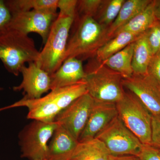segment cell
<instances>
[{"label":"cell","instance_id":"cell-1","mask_svg":"<svg viewBox=\"0 0 160 160\" xmlns=\"http://www.w3.org/2000/svg\"><path fill=\"white\" fill-rule=\"evenodd\" d=\"M50 91L49 94L37 99L23 98L11 105L3 107L4 110L26 107L28 109L27 118L52 122H54L58 115L73 101L87 92L84 81L72 86Z\"/></svg>","mask_w":160,"mask_h":160},{"label":"cell","instance_id":"cell-2","mask_svg":"<svg viewBox=\"0 0 160 160\" xmlns=\"http://www.w3.org/2000/svg\"><path fill=\"white\" fill-rule=\"evenodd\" d=\"M77 26L68 40L65 60L74 58L83 60L95 58L98 49L110 39L108 28L100 25L94 18H75Z\"/></svg>","mask_w":160,"mask_h":160},{"label":"cell","instance_id":"cell-3","mask_svg":"<svg viewBox=\"0 0 160 160\" xmlns=\"http://www.w3.org/2000/svg\"><path fill=\"white\" fill-rule=\"evenodd\" d=\"M84 69L87 92L94 101L116 104L122 98L126 91L119 73L96 60Z\"/></svg>","mask_w":160,"mask_h":160},{"label":"cell","instance_id":"cell-4","mask_svg":"<svg viewBox=\"0 0 160 160\" xmlns=\"http://www.w3.org/2000/svg\"><path fill=\"white\" fill-rule=\"evenodd\" d=\"M39 53L28 35L8 29L0 35V60L6 70L16 76L25 63L37 62Z\"/></svg>","mask_w":160,"mask_h":160},{"label":"cell","instance_id":"cell-5","mask_svg":"<svg viewBox=\"0 0 160 160\" xmlns=\"http://www.w3.org/2000/svg\"><path fill=\"white\" fill-rule=\"evenodd\" d=\"M74 20L59 12L52 25L44 48L35 62L49 74L55 72L64 62L69 32Z\"/></svg>","mask_w":160,"mask_h":160},{"label":"cell","instance_id":"cell-6","mask_svg":"<svg viewBox=\"0 0 160 160\" xmlns=\"http://www.w3.org/2000/svg\"><path fill=\"white\" fill-rule=\"evenodd\" d=\"M118 116L143 145H151L152 115L132 92H126L116 104Z\"/></svg>","mask_w":160,"mask_h":160},{"label":"cell","instance_id":"cell-7","mask_svg":"<svg viewBox=\"0 0 160 160\" xmlns=\"http://www.w3.org/2000/svg\"><path fill=\"white\" fill-rule=\"evenodd\" d=\"M58 125L56 122L35 120L26 125L18 135L21 157L29 160L46 159L49 142Z\"/></svg>","mask_w":160,"mask_h":160},{"label":"cell","instance_id":"cell-8","mask_svg":"<svg viewBox=\"0 0 160 160\" xmlns=\"http://www.w3.org/2000/svg\"><path fill=\"white\" fill-rule=\"evenodd\" d=\"M111 156L140 154L143 144L123 122L118 116L97 136Z\"/></svg>","mask_w":160,"mask_h":160},{"label":"cell","instance_id":"cell-9","mask_svg":"<svg viewBox=\"0 0 160 160\" xmlns=\"http://www.w3.org/2000/svg\"><path fill=\"white\" fill-rule=\"evenodd\" d=\"M11 14L12 19L8 29L28 35L30 32H35L39 35L45 44L52 25L58 13L32 10Z\"/></svg>","mask_w":160,"mask_h":160},{"label":"cell","instance_id":"cell-10","mask_svg":"<svg viewBox=\"0 0 160 160\" xmlns=\"http://www.w3.org/2000/svg\"><path fill=\"white\" fill-rule=\"evenodd\" d=\"M94 103V100L87 92L75 100L60 112L54 122L63 126L78 141Z\"/></svg>","mask_w":160,"mask_h":160},{"label":"cell","instance_id":"cell-11","mask_svg":"<svg viewBox=\"0 0 160 160\" xmlns=\"http://www.w3.org/2000/svg\"><path fill=\"white\" fill-rule=\"evenodd\" d=\"M124 88L134 93L153 116H160V84L151 76L133 74L123 78Z\"/></svg>","mask_w":160,"mask_h":160},{"label":"cell","instance_id":"cell-12","mask_svg":"<svg viewBox=\"0 0 160 160\" xmlns=\"http://www.w3.org/2000/svg\"><path fill=\"white\" fill-rule=\"evenodd\" d=\"M23 80L19 86H14V91L23 90L24 98L37 99L51 90L50 75L38 66L35 62L29 63L21 69Z\"/></svg>","mask_w":160,"mask_h":160},{"label":"cell","instance_id":"cell-13","mask_svg":"<svg viewBox=\"0 0 160 160\" xmlns=\"http://www.w3.org/2000/svg\"><path fill=\"white\" fill-rule=\"evenodd\" d=\"M118 116L115 103L94 101L88 121L80 135L78 142L94 138Z\"/></svg>","mask_w":160,"mask_h":160},{"label":"cell","instance_id":"cell-14","mask_svg":"<svg viewBox=\"0 0 160 160\" xmlns=\"http://www.w3.org/2000/svg\"><path fill=\"white\" fill-rule=\"evenodd\" d=\"M78 142L71 133L58 124L48 144L46 159L70 160Z\"/></svg>","mask_w":160,"mask_h":160},{"label":"cell","instance_id":"cell-15","mask_svg":"<svg viewBox=\"0 0 160 160\" xmlns=\"http://www.w3.org/2000/svg\"><path fill=\"white\" fill-rule=\"evenodd\" d=\"M86 75L82 60L74 58L67 59L55 72L50 75V90L72 86L84 81Z\"/></svg>","mask_w":160,"mask_h":160},{"label":"cell","instance_id":"cell-16","mask_svg":"<svg viewBox=\"0 0 160 160\" xmlns=\"http://www.w3.org/2000/svg\"><path fill=\"white\" fill-rule=\"evenodd\" d=\"M105 145L97 138L79 142L70 160H110Z\"/></svg>","mask_w":160,"mask_h":160},{"label":"cell","instance_id":"cell-17","mask_svg":"<svg viewBox=\"0 0 160 160\" xmlns=\"http://www.w3.org/2000/svg\"><path fill=\"white\" fill-rule=\"evenodd\" d=\"M152 1V0H125L117 18L108 29L109 38H112L118 29L145 10Z\"/></svg>","mask_w":160,"mask_h":160},{"label":"cell","instance_id":"cell-18","mask_svg":"<svg viewBox=\"0 0 160 160\" xmlns=\"http://www.w3.org/2000/svg\"><path fill=\"white\" fill-rule=\"evenodd\" d=\"M156 20L154 11V0H152L145 10L118 29L112 37L116 34L124 32L140 35L148 30Z\"/></svg>","mask_w":160,"mask_h":160},{"label":"cell","instance_id":"cell-19","mask_svg":"<svg viewBox=\"0 0 160 160\" xmlns=\"http://www.w3.org/2000/svg\"><path fill=\"white\" fill-rule=\"evenodd\" d=\"M133 48L134 42L102 63L119 73L123 78L131 77L133 74L132 68Z\"/></svg>","mask_w":160,"mask_h":160},{"label":"cell","instance_id":"cell-20","mask_svg":"<svg viewBox=\"0 0 160 160\" xmlns=\"http://www.w3.org/2000/svg\"><path fill=\"white\" fill-rule=\"evenodd\" d=\"M140 35L126 32L116 34L98 49L95 57V60L100 62L106 61L129 44L134 42Z\"/></svg>","mask_w":160,"mask_h":160},{"label":"cell","instance_id":"cell-21","mask_svg":"<svg viewBox=\"0 0 160 160\" xmlns=\"http://www.w3.org/2000/svg\"><path fill=\"white\" fill-rule=\"evenodd\" d=\"M152 56L144 32L134 42L132 60L133 74H146Z\"/></svg>","mask_w":160,"mask_h":160},{"label":"cell","instance_id":"cell-22","mask_svg":"<svg viewBox=\"0 0 160 160\" xmlns=\"http://www.w3.org/2000/svg\"><path fill=\"white\" fill-rule=\"evenodd\" d=\"M5 3L11 13L32 10L57 12L58 0H8Z\"/></svg>","mask_w":160,"mask_h":160},{"label":"cell","instance_id":"cell-23","mask_svg":"<svg viewBox=\"0 0 160 160\" xmlns=\"http://www.w3.org/2000/svg\"><path fill=\"white\" fill-rule=\"evenodd\" d=\"M125 0H103L94 18L99 24L108 28L117 18Z\"/></svg>","mask_w":160,"mask_h":160},{"label":"cell","instance_id":"cell-24","mask_svg":"<svg viewBox=\"0 0 160 160\" xmlns=\"http://www.w3.org/2000/svg\"><path fill=\"white\" fill-rule=\"evenodd\" d=\"M103 0L78 1L75 18L82 17L94 18Z\"/></svg>","mask_w":160,"mask_h":160},{"label":"cell","instance_id":"cell-25","mask_svg":"<svg viewBox=\"0 0 160 160\" xmlns=\"http://www.w3.org/2000/svg\"><path fill=\"white\" fill-rule=\"evenodd\" d=\"M145 33L147 42L153 55L160 51V22L157 20Z\"/></svg>","mask_w":160,"mask_h":160},{"label":"cell","instance_id":"cell-26","mask_svg":"<svg viewBox=\"0 0 160 160\" xmlns=\"http://www.w3.org/2000/svg\"><path fill=\"white\" fill-rule=\"evenodd\" d=\"M11 19V12L5 1L0 0V35L8 30Z\"/></svg>","mask_w":160,"mask_h":160},{"label":"cell","instance_id":"cell-27","mask_svg":"<svg viewBox=\"0 0 160 160\" xmlns=\"http://www.w3.org/2000/svg\"><path fill=\"white\" fill-rule=\"evenodd\" d=\"M138 157L139 160H160V148L152 145H143Z\"/></svg>","mask_w":160,"mask_h":160},{"label":"cell","instance_id":"cell-28","mask_svg":"<svg viewBox=\"0 0 160 160\" xmlns=\"http://www.w3.org/2000/svg\"><path fill=\"white\" fill-rule=\"evenodd\" d=\"M78 2V0H58V9H59V12L75 19Z\"/></svg>","mask_w":160,"mask_h":160},{"label":"cell","instance_id":"cell-29","mask_svg":"<svg viewBox=\"0 0 160 160\" xmlns=\"http://www.w3.org/2000/svg\"><path fill=\"white\" fill-rule=\"evenodd\" d=\"M147 73L160 84V51L152 56Z\"/></svg>","mask_w":160,"mask_h":160},{"label":"cell","instance_id":"cell-30","mask_svg":"<svg viewBox=\"0 0 160 160\" xmlns=\"http://www.w3.org/2000/svg\"><path fill=\"white\" fill-rule=\"evenodd\" d=\"M151 145L160 148V116H152Z\"/></svg>","mask_w":160,"mask_h":160},{"label":"cell","instance_id":"cell-31","mask_svg":"<svg viewBox=\"0 0 160 160\" xmlns=\"http://www.w3.org/2000/svg\"><path fill=\"white\" fill-rule=\"evenodd\" d=\"M110 160H139L138 157L136 156L124 155L114 156H110Z\"/></svg>","mask_w":160,"mask_h":160},{"label":"cell","instance_id":"cell-32","mask_svg":"<svg viewBox=\"0 0 160 160\" xmlns=\"http://www.w3.org/2000/svg\"><path fill=\"white\" fill-rule=\"evenodd\" d=\"M154 11L157 20L160 22V0H154Z\"/></svg>","mask_w":160,"mask_h":160},{"label":"cell","instance_id":"cell-33","mask_svg":"<svg viewBox=\"0 0 160 160\" xmlns=\"http://www.w3.org/2000/svg\"><path fill=\"white\" fill-rule=\"evenodd\" d=\"M3 90V88H2V87H0V91L1 90ZM3 110V108H0V112L2 111Z\"/></svg>","mask_w":160,"mask_h":160},{"label":"cell","instance_id":"cell-34","mask_svg":"<svg viewBox=\"0 0 160 160\" xmlns=\"http://www.w3.org/2000/svg\"><path fill=\"white\" fill-rule=\"evenodd\" d=\"M38 160H47V159H45Z\"/></svg>","mask_w":160,"mask_h":160}]
</instances>
